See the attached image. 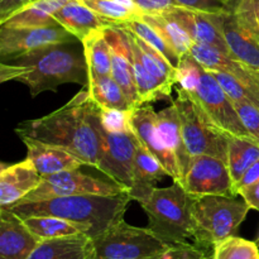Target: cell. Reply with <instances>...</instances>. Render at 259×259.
I'll return each mask as SVG.
<instances>
[{"label":"cell","mask_w":259,"mask_h":259,"mask_svg":"<svg viewBox=\"0 0 259 259\" xmlns=\"http://www.w3.org/2000/svg\"><path fill=\"white\" fill-rule=\"evenodd\" d=\"M120 25H123L124 28H126L128 30H131L133 34H136L137 37L141 38L143 42H146L147 45H149L151 47H153L154 50L158 51L161 55H163V57L174 66L175 68L177 67L180 62V57L176 53L172 51V48L169 47L166 43V40L162 38V35L152 27L151 24L143 20L142 18L138 19L129 20L125 23H119Z\"/></svg>","instance_id":"31"},{"label":"cell","mask_w":259,"mask_h":259,"mask_svg":"<svg viewBox=\"0 0 259 259\" xmlns=\"http://www.w3.org/2000/svg\"><path fill=\"white\" fill-rule=\"evenodd\" d=\"M28 259H91V238L76 234L42 240Z\"/></svg>","instance_id":"23"},{"label":"cell","mask_w":259,"mask_h":259,"mask_svg":"<svg viewBox=\"0 0 259 259\" xmlns=\"http://www.w3.org/2000/svg\"><path fill=\"white\" fill-rule=\"evenodd\" d=\"M167 247L149 228L133 227L121 219L91 238V259H157Z\"/></svg>","instance_id":"6"},{"label":"cell","mask_w":259,"mask_h":259,"mask_svg":"<svg viewBox=\"0 0 259 259\" xmlns=\"http://www.w3.org/2000/svg\"><path fill=\"white\" fill-rule=\"evenodd\" d=\"M104 34L108 40L111 56V76L120 85L132 108H139L138 94L134 81L132 53L126 42L125 34L116 24H110L104 28Z\"/></svg>","instance_id":"15"},{"label":"cell","mask_w":259,"mask_h":259,"mask_svg":"<svg viewBox=\"0 0 259 259\" xmlns=\"http://www.w3.org/2000/svg\"><path fill=\"white\" fill-rule=\"evenodd\" d=\"M90 98L104 109L132 110V105L113 76H101L88 70V86Z\"/></svg>","instance_id":"26"},{"label":"cell","mask_w":259,"mask_h":259,"mask_svg":"<svg viewBox=\"0 0 259 259\" xmlns=\"http://www.w3.org/2000/svg\"><path fill=\"white\" fill-rule=\"evenodd\" d=\"M70 0H37L8 18L0 25L7 27H51L60 25L53 18L55 13Z\"/></svg>","instance_id":"27"},{"label":"cell","mask_w":259,"mask_h":259,"mask_svg":"<svg viewBox=\"0 0 259 259\" xmlns=\"http://www.w3.org/2000/svg\"><path fill=\"white\" fill-rule=\"evenodd\" d=\"M37 0H0V24L20 9Z\"/></svg>","instance_id":"42"},{"label":"cell","mask_w":259,"mask_h":259,"mask_svg":"<svg viewBox=\"0 0 259 259\" xmlns=\"http://www.w3.org/2000/svg\"><path fill=\"white\" fill-rule=\"evenodd\" d=\"M162 13L176 20L189 33L194 42L211 46L230 56L227 43L212 20L211 13L199 12L182 7H174Z\"/></svg>","instance_id":"19"},{"label":"cell","mask_w":259,"mask_h":259,"mask_svg":"<svg viewBox=\"0 0 259 259\" xmlns=\"http://www.w3.org/2000/svg\"><path fill=\"white\" fill-rule=\"evenodd\" d=\"M225 2H228V0H225Z\"/></svg>","instance_id":"49"},{"label":"cell","mask_w":259,"mask_h":259,"mask_svg":"<svg viewBox=\"0 0 259 259\" xmlns=\"http://www.w3.org/2000/svg\"><path fill=\"white\" fill-rule=\"evenodd\" d=\"M212 259H259V245L252 240L232 235L212 247Z\"/></svg>","instance_id":"32"},{"label":"cell","mask_w":259,"mask_h":259,"mask_svg":"<svg viewBox=\"0 0 259 259\" xmlns=\"http://www.w3.org/2000/svg\"><path fill=\"white\" fill-rule=\"evenodd\" d=\"M206 249L195 243H176L168 244L163 253L157 259H205L207 257Z\"/></svg>","instance_id":"38"},{"label":"cell","mask_w":259,"mask_h":259,"mask_svg":"<svg viewBox=\"0 0 259 259\" xmlns=\"http://www.w3.org/2000/svg\"><path fill=\"white\" fill-rule=\"evenodd\" d=\"M38 243L22 218L0 206V259H28Z\"/></svg>","instance_id":"16"},{"label":"cell","mask_w":259,"mask_h":259,"mask_svg":"<svg viewBox=\"0 0 259 259\" xmlns=\"http://www.w3.org/2000/svg\"><path fill=\"white\" fill-rule=\"evenodd\" d=\"M101 138L99 154V171L109 177L111 181L131 187L133 162L139 141L133 132L126 133H109L101 126L100 115L98 123Z\"/></svg>","instance_id":"11"},{"label":"cell","mask_w":259,"mask_h":259,"mask_svg":"<svg viewBox=\"0 0 259 259\" xmlns=\"http://www.w3.org/2000/svg\"><path fill=\"white\" fill-rule=\"evenodd\" d=\"M248 133L259 143V108L249 101H232Z\"/></svg>","instance_id":"37"},{"label":"cell","mask_w":259,"mask_h":259,"mask_svg":"<svg viewBox=\"0 0 259 259\" xmlns=\"http://www.w3.org/2000/svg\"><path fill=\"white\" fill-rule=\"evenodd\" d=\"M258 180H259V159L255 162L254 164H253L252 167H250L249 169H248L247 172H245L244 175H243V177L239 180V182L235 185L234 189H233L234 196H237L238 192H239V190H242V189H244V187L249 186V185L254 184V182H257Z\"/></svg>","instance_id":"45"},{"label":"cell","mask_w":259,"mask_h":259,"mask_svg":"<svg viewBox=\"0 0 259 259\" xmlns=\"http://www.w3.org/2000/svg\"><path fill=\"white\" fill-rule=\"evenodd\" d=\"M192 240L209 249L218 242L235 235L250 207L244 200L223 195L192 196Z\"/></svg>","instance_id":"4"},{"label":"cell","mask_w":259,"mask_h":259,"mask_svg":"<svg viewBox=\"0 0 259 259\" xmlns=\"http://www.w3.org/2000/svg\"><path fill=\"white\" fill-rule=\"evenodd\" d=\"M157 129L164 147L175 157L185 177L191 158L185 147L179 111L174 103L157 113Z\"/></svg>","instance_id":"24"},{"label":"cell","mask_w":259,"mask_h":259,"mask_svg":"<svg viewBox=\"0 0 259 259\" xmlns=\"http://www.w3.org/2000/svg\"><path fill=\"white\" fill-rule=\"evenodd\" d=\"M204 67L196 61V58L191 55L182 56L176 67V80L180 89L192 95L199 86L201 73Z\"/></svg>","instance_id":"35"},{"label":"cell","mask_w":259,"mask_h":259,"mask_svg":"<svg viewBox=\"0 0 259 259\" xmlns=\"http://www.w3.org/2000/svg\"><path fill=\"white\" fill-rule=\"evenodd\" d=\"M177 7L199 10L204 13H223L229 9V3L225 0H174Z\"/></svg>","instance_id":"39"},{"label":"cell","mask_w":259,"mask_h":259,"mask_svg":"<svg viewBox=\"0 0 259 259\" xmlns=\"http://www.w3.org/2000/svg\"><path fill=\"white\" fill-rule=\"evenodd\" d=\"M58 24L70 32L76 39L81 40L94 30L113 24L86 7L80 0H70L53 15Z\"/></svg>","instance_id":"22"},{"label":"cell","mask_w":259,"mask_h":259,"mask_svg":"<svg viewBox=\"0 0 259 259\" xmlns=\"http://www.w3.org/2000/svg\"><path fill=\"white\" fill-rule=\"evenodd\" d=\"M23 222L38 242L68 235L86 234L83 227L57 217H28L23 219Z\"/></svg>","instance_id":"29"},{"label":"cell","mask_w":259,"mask_h":259,"mask_svg":"<svg viewBox=\"0 0 259 259\" xmlns=\"http://www.w3.org/2000/svg\"><path fill=\"white\" fill-rule=\"evenodd\" d=\"M192 196L180 184L164 189L154 187L141 206L148 217V228L167 244L192 239Z\"/></svg>","instance_id":"5"},{"label":"cell","mask_w":259,"mask_h":259,"mask_svg":"<svg viewBox=\"0 0 259 259\" xmlns=\"http://www.w3.org/2000/svg\"><path fill=\"white\" fill-rule=\"evenodd\" d=\"M20 139L27 147V158L32 162L40 176L72 171L85 166L78 157L62 147L45 143L29 137H22Z\"/></svg>","instance_id":"18"},{"label":"cell","mask_w":259,"mask_h":259,"mask_svg":"<svg viewBox=\"0 0 259 259\" xmlns=\"http://www.w3.org/2000/svg\"><path fill=\"white\" fill-rule=\"evenodd\" d=\"M238 195L243 197V200L247 202L250 209H254L259 211V180L254 184L239 190Z\"/></svg>","instance_id":"44"},{"label":"cell","mask_w":259,"mask_h":259,"mask_svg":"<svg viewBox=\"0 0 259 259\" xmlns=\"http://www.w3.org/2000/svg\"><path fill=\"white\" fill-rule=\"evenodd\" d=\"M132 110H118V109L100 108L99 109V115H100L101 126L106 132H109V133H126V132H132Z\"/></svg>","instance_id":"36"},{"label":"cell","mask_w":259,"mask_h":259,"mask_svg":"<svg viewBox=\"0 0 259 259\" xmlns=\"http://www.w3.org/2000/svg\"><path fill=\"white\" fill-rule=\"evenodd\" d=\"M235 12L259 32V0H229Z\"/></svg>","instance_id":"40"},{"label":"cell","mask_w":259,"mask_h":259,"mask_svg":"<svg viewBox=\"0 0 259 259\" xmlns=\"http://www.w3.org/2000/svg\"><path fill=\"white\" fill-rule=\"evenodd\" d=\"M42 176L28 158L10 164L0 175V206L8 207L19 202L39 185Z\"/></svg>","instance_id":"20"},{"label":"cell","mask_w":259,"mask_h":259,"mask_svg":"<svg viewBox=\"0 0 259 259\" xmlns=\"http://www.w3.org/2000/svg\"><path fill=\"white\" fill-rule=\"evenodd\" d=\"M164 176L168 175L161 162L139 142L134 156L132 185L128 190L132 200H136L139 204L146 201L153 191L154 185L162 181Z\"/></svg>","instance_id":"21"},{"label":"cell","mask_w":259,"mask_h":259,"mask_svg":"<svg viewBox=\"0 0 259 259\" xmlns=\"http://www.w3.org/2000/svg\"><path fill=\"white\" fill-rule=\"evenodd\" d=\"M143 14H158V13L177 7L174 0H134Z\"/></svg>","instance_id":"41"},{"label":"cell","mask_w":259,"mask_h":259,"mask_svg":"<svg viewBox=\"0 0 259 259\" xmlns=\"http://www.w3.org/2000/svg\"><path fill=\"white\" fill-rule=\"evenodd\" d=\"M9 166H10L9 163H4V162H2V161H0V175H2L3 172H4L5 169H7L8 167H9Z\"/></svg>","instance_id":"46"},{"label":"cell","mask_w":259,"mask_h":259,"mask_svg":"<svg viewBox=\"0 0 259 259\" xmlns=\"http://www.w3.org/2000/svg\"><path fill=\"white\" fill-rule=\"evenodd\" d=\"M232 101H249L259 108V91L249 88L238 78L220 71H210Z\"/></svg>","instance_id":"34"},{"label":"cell","mask_w":259,"mask_h":259,"mask_svg":"<svg viewBox=\"0 0 259 259\" xmlns=\"http://www.w3.org/2000/svg\"><path fill=\"white\" fill-rule=\"evenodd\" d=\"M80 2L90 8L96 14L100 15L101 18L114 23V24L142 18L141 14L128 9L116 0H80Z\"/></svg>","instance_id":"33"},{"label":"cell","mask_w":259,"mask_h":259,"mask_svg":"<svg viewBox=\"0 0 259 259\" xmlns=\"http://www.w3.org/2000/svg\"><path fill=\"white\" fill-rule=\"evenodd\" d=\"M205 259H212V255H211V254H209V255H207V257L205 258Z\"/></svg>","instance_id":"47"},{"label":"cell","mask_w":259,"mask_h":259,"mask_svg":"<svg viewBox=\"0 0 259 259\" xmlns=\"http://www.w3.org/2000/svg\"><path fill=\"white\" fill-rule=\"evenodd\" d=\"M142 19L146 20L148 24H151L162 35V38L166 40L167 45L172 48V51L180 58L190 53V48H191L194 40L191 39L189 33L176 20L172 19L171 17H168L164 13L143 14Z\"/></svg>","instance_id":"28"},{"label":"cell","mask_w":259,"mask_h":259,"mask_svg":"<svg viewBox=\"0 0 259 259\" xmlns=\"http://www.w3.org/2000/svg\"><path fill=\"white\" fill-rule=\"evenodd\" d=\"M88 70L101 76H111V56L104 28L91 32L81 40Z\"/></svg>","instance_id":"30"},{"label":"cell","mask_w":259,"mask_h":259,"mask_svg":"<svg viewBox=\"0 0 259 259\" xmlns=\"http://www.w3.org/2000/svg\"><path fill=\"white\" fill-rule=\"evenodd\" d=\"M72 43L47 46L22 56L10 65L28 68L18 81L29 88L34 98L43 91L52 90L62 83L73 82L88 86V63L85 56L71 48Z\"/></svg>","instance_id":"3"},{"label":"cell","mask_w":259,"mask_h":259,"mask_svg":"<svg viewBox=\"0 0 259 259\" xmlns=\"http://www.w3.org/2000/svg\"><path fill=\"white\" fill-rule=\"evenodd\" d=\"M131 129L141 144L146 147L163 166L174 182L184 184V175L175 157L167 151L157 129V113L152 106H139L131 113Z\"/></svg>","instance_id":"14"},{"label":"cell","mask_w":259,"mask_h":259,"mask_svg":"<svg viewBox=\"0 0 259 259\" xmlns=\"http://www.w3.org/2000/svg\"><path fill=\"white\" fill-rule=\"evenodd\" d=\"M255 243H257V244L259 245V235H258V239H257V242H255Z\"/></svg>","instance_id":"48"},{"label":"cell","mask_w":259,"mask_h":259,"mask_svg":"<svg viewBox=\"0 0 259 259\" xmlns=\"http://www.w3.org/2000/svg\"><path fill=\"white\" fill-rule=\"evenodd\" d=\"M28 72V68L22 66L9 65V63L0 62V83L7 82L10 80H18L20 76L25 75Z\"/></svg>","instance_id":"43"},{"label":"cell","mask_w":259,"mask_h":259,"mask_svg":"<svg viewBox=\"0 0 259 259\" xmlns=\"http://www.w3.org/2000/svg\"><path fill=\"white\" fill-rule=\"evenodd\" d=\"M227 166L234 189L243 175L259 159V143L254 138L230 134H227Z\"/></svg>","instance_id":"25"},{"label":"cell","mask_w":259,"mask_h":259,"mask_svg":"<svg viewBox=\"0 0 259 259\" xmlns=\"http://www.w3.org/2000/svg\"><path fill=\"white\" fill-rule=\"evenodd\" d=\"M172 103L179 111L184 143L190 158L214 156L227 162V133L219 131L182 89H177V98Z\"/></svg>","instance_id":"7"},{"label":"cell","mask_w":259,"mask_h":259,"mask_svg":"<svg viewBox=\"0 0 259 259\" xmlns=\"http://www.w3.org/2000/svg\"><path fill=\"white\" fill-rule=\"evenodd\" d=\"M132 197L128 191L116 195H75L8 206L18 217H57L81 225L90 238L124 219Z\"/></svg>","instance_id":"2"},{"label":"cell","mask_w":259,"mask_h":259,"mask_svg":"<svg viewBox=\"0 0 259 259\" xmlns=\"http://www.w3.org/2000/svg\"><path fill=\"white\" fill-rule=\"evenodd\" d=\"M99 105L90 98L86 86L66 105L39 119L22 121L15 133L62 147L83 162L98 168L101 138L98 129Z\"/></svg>","instance_id":"1"},{"label":"cell","mask_w":259,"mask_h":259,"mask_svg":"<svg viewBox=\"0 0 259 259\" xmlns=\"http://www.w3.org/2000/svg\"><path fill=\"white\" fill-rule=\"evenodd\" d=\"M190 96L196 101L209 120L219 131L230 136L253 138L240 121L232 100L228 98L210 71L204 68L196 91Z\"/></svg>","instance_id":"10"},{"label":"cell","mask_w":259,"mask_h":259,"mask_svg":"<svg viewBox=\"0 0 259 259\" xmlns=\"http://www.w3.org/2000/svg\"><path fill=\"white\" fill-rule=\"evenodd\" d=\"M124 191H128V187L124 185L111 180L106 181L96 179L82 174L78 169H72L42 176L39 185L17 204L37 202L75 195H116Z\"/></svg>","instance_id":"8"},{"label":"cell","mask_w":259,"mask_h":259,"mask_svg":"<svg viewBox=\"0 0 259 259\" xmlns=\"http://www.w3.org/2000/svg\"><path fill=\"white\" fill-rule=\"evenodd\" d=\"M190 53L207 71H220L259 91V70L249 67L211 46L192 42Z\"/></svg>","instance_id":"17"},{"label":"cell","mask_w":259,"mask_h":259,"mask_svg":"<svg viewBox=\"0 0 259 259\" xmlns=\"http://www.w3.org/2000/svg\"><path fill=\"white\" fill-rule=\"evenodd\" d=\"M182 187L191 196L223 195L234 197L227 162L214 156L194 157L185 174Z\"/></svg>","instance_id":"13"},{"label":"cell","mask_w":259,"mask_h":259,"mask_svg":"<svg viewBox=\"0 0 259 259\" xmlns=\"http://www.w3.org/2000/svg\"><path fill=\"white\" fill-rule=\"evenodd\" d=\"M230 56L249 67L259 70V32L243 20L232 7L223 13H211Z\"/></svg>","instance_id":"12"},{"label":"cell","mask_w":259,"mask_h":259,"mask_svg":"<svg viewBox=\"0 0 259 259\" xmlns=\"http://www.w3.org/2000/svg\"><path fill=\"white\" fill-rule=\"evenodd\" d=\"M76 38L61 25L7 27L0 25V62L12 63L22 56L60 43H73Z\"/></svg>","instance_id":"9"}]
</instances>
